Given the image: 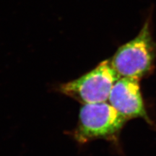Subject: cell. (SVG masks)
<instances>
[{
  "instance_id": "cell-1",
  "label": "cell",
  "mask_w": 156,
  "mask_h": 156,
  "mask_svg": "<svg viewBox=\"0 0 156 156\" xmlns=\"http://www.w3.org/2000/svg\"><path fill=\"white\" fill-rule=\"evenodd\" d=\"M156 58V42L151 32V16L133 39L123 44L109 61L119 77L140 80L150 73Z\"/></svg>"
},
{
  "instance_id": "cell-2",
  "label": "cell",
  "mask_w": 156,
  "mask_h": 156,
  "mask_svg": "<svg viewBox=\"0 0 156 156\" xmlns=\"http://www.w3.org/2000/svg\"><path fill=\"white\" fill-rule=\"evenodd\" d=\"M126 120L106 102L84 104L74 135L80 143L94 140H114Z\"/></svg>"
},
{
  "instance_id": "cell-3",
  "label": "cell",
  "mask_w": 156,
  "mask_h": 156,
  "mask_svg": "<svg viewBox=\"0 0 156 156\" xmlns=\"http://www.w3.org/2000/svg\"><path fill=\"white\" fill-rule=\"evenodd\" d=\"M119 78L108 60H106L80 77L62 84L59 90L83 104L106 102Z\"/></svg>"
},
{
  "instance_id": "cell-4",
  "label": "cell",
  "mask_w": 156,
  "mask_h": 156,
  "mask_svg": "<svg viewBox=\"0 0 156 156\" xmlns=\"http://www.w3.org/2000/svg\"><path fill=\"white\" fill-rule=\"evenodd\" d=\"M110 104L126 120L141 118L151 124L140 90V80L122 77L116 82L109 95Z\"/></svg>"
}]
</instances>
